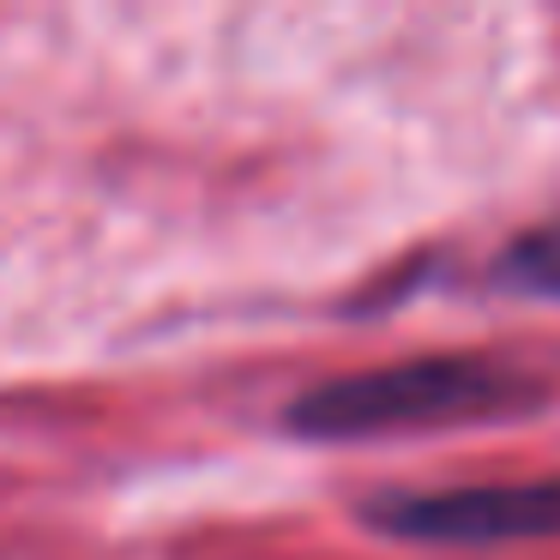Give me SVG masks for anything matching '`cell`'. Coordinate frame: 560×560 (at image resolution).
I'll return each mask as SVG.
<instances>
[{
  "instance_id": "7a4b0ae2",
  "label": "cell",
  "mask_w": 560,
  "mask_h": 560,
  "mask_svg": "<svg viewBox=\"0 0 560 560\" xmlns=\"http://www.w3.org/2000/svg\"><path fill=\"white\" fill-rule=\"evenodd\" d=\"M355 512L380 536H398V542H536V536H560V476L470 488H386V494H368Z\"/></svg>"
},
{
  "instance_id": "6da1fadb",
  "label": "cell",
  "mask_w": 560,
  "mask_h": 560,
  "mask_svg": "<svg viewBox=\"0 0 560 560\" xmlns=\"http://www.w3.org/2000/svg\"><path fill=\"white\" fill-rule=\"evenodd\" d=\"M548 398V380L500 355H404L386 368L338 374L290 398L283 428L307 440H368L410 434V428L482 422V416H524Z\"/></svg>"
},
{
  "instance_id": "3957f363",
  "label": "cell",
  "mask_w": 560,
  "mask_h": 560,
  "mask_svg": "<svg viewBox=\"0 0 560 560\" xmlns=\"http://www.w3.org/2000/svg\"><path fill=\"white\" fill-rule=\"evenodd\" d=\"M494 283L506 295H542V302H560V218L530 223L524 235H512L506 254L494 259Z\"/></svg>"
}]
</instances>
